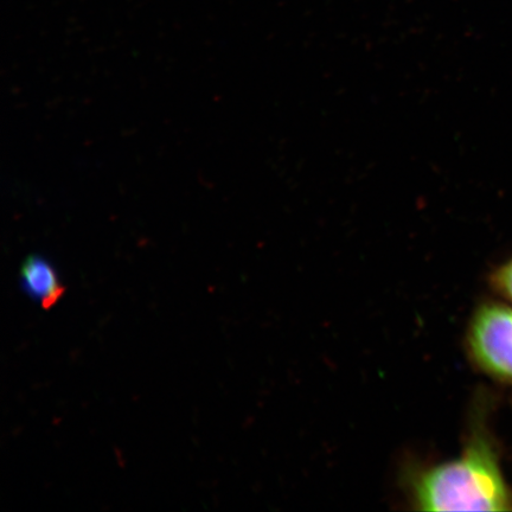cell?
Listing matches in <instances>:
<instances>
[{"mask_svg": "<svg viewBox=\"0 0 512 512\" xmlns=\"http://www.w3.org/2000/svg\"><path fill=\"white\" fill-rule=\"evenodd\" d=\"M495 292L512 306V258L499 265L490 277Z\"/></svg>", "mask_w": 512, "mask_h": 512, "instance_id": "4", "label": "cell"}, {"mask_svg": "<svg viewBox=\"0 0 512 512\" xmlns=\"http://www.w3.org/2000/svg\"><path fill=\"white\" fill-rule=\"evenodd\" d=\"M466 349L485 375L512 383V306L496 302L480 305L467 328Z\"/></svg>", "mask_w": 512, "mask_h": 512, "instance_id": "2", "label": "cell"}, {"mask_svg": "<svg viewBox=\"0 0 512 512\" xmlns=\"http://www.w3.org/2000/svg\"><path fill=\"white\" fill-rule=\"evenodd\" d=\"M485 415L473 422L456 459L414 473L411 497L420 511H512V488L505 478L495 438Z\"/></svg>", "mask_w": 512, "mask_h": 512, "instance_id": "1", "label": "cell"}, {"mask_svg": "<svg viewBox=\"0 0 512 512\" xmlns=\"http://www.w3.org/2000/svg\"><path fill=\"white\" fill-rule=\"evenodd\" d=\"M21 277L25 291L44 309H50L63 297L64 287L53 266L40 256L31 255L24 261Z\"/></svg>", "mask_w": 512, "mask_h": 512, "instance_id": "3", "label": "cell"}]
</instances>
